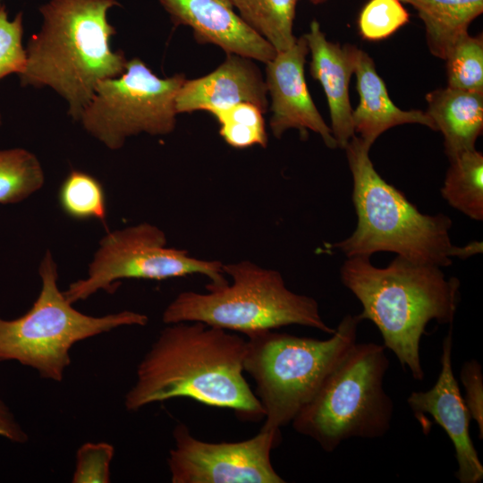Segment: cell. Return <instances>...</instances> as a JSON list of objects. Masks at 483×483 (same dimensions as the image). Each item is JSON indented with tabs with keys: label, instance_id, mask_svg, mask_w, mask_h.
Wrapping results in <instances>:
<instances>
[{
	"label": "cell",
	"instance_id": "obj_29",
	"mask_svg": "<svg viewBox=\"0 0 483 483\" xmlns=\"http://www.w3.org/2000/svg\"><path fill=\"white\" fill-rule=\"evenodd\" d=\"M461 382L464 387L463 396L471 419L477 423L479 437L483 438V374L482 367L472 359L466 361L461 369Z\"/></svg>",
	"mask_w": 483,
	"mask_h": 483
},
{
	"label": "cell",
	"instance_id": "obj_5",
	"mask_svg": "<svg viewBox=\"0 0 483 483\" xmlns=\"http://www.w3.org/2000/svg\"><path fill=\"white\" fill-rule=\"evenodd\" d=\"M224 272L231 283L209 284L205 293H179L165 308L164 323L201 322L246 335L288 325L335 333L323 320L317 301L289 290L277 270L242 260L224 264Z\"/></svg>",
	"mask_w": 483,
	"mask_h": 483
},
{
	"label": "cell",
	"instance_id": "obj_31",
	"mask_svg": "<svg viewBox=\"0 0 483 483\" xmlns=\"http://www.w3.org/2000/svg\"><path fill=\"white\" fill-rule=\"evenodd\" d=\"M482 252V242H471L465 246L460 247L458 258H467L475 254Z\"/></svg>",
	"mask_w": 483,
	"mask_h": 483
},
{
	"label": "cell",
	"instance_id": "obj_32",
	"mask_svg": "<svg viewBox=\"0 0 483 483\" xmlns=\"http://www.w3.org/2000/svg\"><path fill=\"white\" fill-rule=\"evenodd\" d=\"M311 3L318 4L325 2L326 0H309Z\"/></svg>",
	"mask_w": 483,
	"mask_h": 483
},
{
	"label": "cell",
	"instance_id": "obj_18",
	"mask_svg": "<svg viewBox=\"0 0 483 483\" xmlns=\"http://www.w3.org/2000/svg\"><path fill=\"white\" fill-rule=\"evenodd\" d=\"M427 114L444 136L448 159L475 149L483 130V91L445 88L427 94Z\"/></svg>",
	"mask_w": 483,
	"mask_h": 483
},
{
	"label": "cell",
	"instance_id": "obj_16",
	"mask_svg": "<svg viewBox=\"0 0 483 483\" xmlns=\"http://www.w3.org/2000/svg\"><path fill=\"white\" fill-rule=\"evenodd\" d=\"M303 36L311 55L310 73L320 82L327 99L330 128L338 148H344L355 135L349 83L359 48L328 41L317 21H311L309 31Z\"/></svg>",
	"mask_w": 483,
	"mask_h": 483
},
{
	"label": "cell",
	"instance_id": "obj_13",
	"mask_svg": "<svg viewBox=\"0 0 483 483\" xmlns=\"http://www.w3.org/2000/svg\"><path fill=\"white\" fill-rule=\"evenodd\" d=\"M309 53L302 36L266 64L265 80L271 97L270 129L275 138H281L289 129H297L305 137L311 131L318 133L329 148H336L338 145L332 130L317 109L306 84L304 65Z\"/></svg>",
	"mask_w": 483,
	"mask_h": 483
},
{
	"label": "cell",
	"instance_id": "obj_25",
	"mask_svg": "<svg viewBox=\"0 0 483 483\" xmlns=\"http://www.w3.org/2000/svg\"><path fill=\"white\" fill-rule=\"evenodd\" d=\"M448 86L464 90L483 91V40L469 33L461 37L445 59Z\"/></svg>",
	"mask_w": 483,
	"mask_h": 483
},
{
	"label": "cell",
	"instance_id": "obj_14",
	"mask_svg": "<svg viewBox=\"0 0 483 483\" xmlns=\"http://www.w3.org/2000/svg\"><path fill=\"white\" fill-rule=\"evenodd\" d=\"M158 1L174 24L190 27L199 43L265 64L277 53L240 17L230 0Z\"/></svg>",
	"mask_w": 483,
	"mask_h": 483
},
{
	"label": "cell",
	"instance_id": "obj_3",
	"mask_svg": "<svg viewBox=\"0 0 483 483\" xmlns=\"http://www.w3.org/2000/svg\"><path fill=\"white\" fill-rule=\"evenodd\" d=\"M116 0H49L39 7L43 22L27 44L22 86L48 87L68 105L75 121L91 99L97 84L121 75L127 59L113 51L116 31L107 13Z\"/></svg>",
	"mask_w": 483,
	"mask_h": 483
},
{
	"label": "cell",
	"instance_id": "obj_34",
	"mask_svg": "<svg viewBox=\"0 0 483 483\" xmlns=\"http://www.w3.org/2000/svg\"><path fill=\"white\" fill-rule=\"evenodd\" d=\"M2 4H0V8H1Z\"/></svg>",
	"mask_w": 483,
	"mask_h": 483
},
{
	"label": "cell",
	"instance_id": "obj_17",
	"mask_svg": "<svg viewBox=\"0 0 483 483\" xmlns=\"http://www.w3.org/2000/svg\"><path fill=\"white\" fill-rule=\"evenodd\" d=\"M354 73L360 103L352 111L354 133L370 148L375 140L388 129L419 123L436 131L432 119L419 110L404 111L390 99L385 82L377 74L372 58L359 49Z\"/></svg>",
	"mask_w": 483,
	"mask_h": 483
},
{
	"label": "cell",
	"instance_id": "obj_10",
	"mask_svg": "<svg viewBox=\"0 0 483 483\" xmlns=\"http://www.w3.org/2000/svg\"><path fill=\"white\" fill-rule=\"evenodd\" d=\"M189 275H205L213 285L228 283L221 261L197 258L185 250L168 248L161 229L141 223L108 233L99 242L88 276L72 283L63 292L74 303L99 290L114 292L121 279L164 280Z\"/></svg>",
	"mask_w": 483,
	"mask_h": 483
},
{
	"label": "cell",
	"instance_id": "obj_23",
	"mask_svg": "<svg viewBox=\"0 0 483 483\" xmlns=\"http://www.w3.org/2000/svg\"><path fill=\"white\" fill-rule=\"evenodd\" d=\"M63 211L78 220L97 219L106 226V200L104 188L94 176L72 170L58 193Z\"/></svg>",
	"mask_w": 483,
	"mask_h": 483
},
{
	"label": "cell",
	"instance_id": "obj_7",
	"mask_svg": "<svg viewBox=\"0 0 483 483\" xmlns=\"http://www.w3.org/2000/svg\"><path fill=\"white\" fill-rule=\"evenodd\" d=\"M388 368L384 345L356 342L292 419V428L327 453L351 438L383 437L394 415V402L384 389Z\"/></svg>",
	"mask_w": 483,
	"mask_h": 483
},
{
	"label": "cell",
	"instance_id": "obj_2",
	"mask_svg": "<svg viewBox=\"0 0 483 483\" xmlns=\"http://www.w3.org/2000/svg\"><path fill=\"white\" fill-rule=\"evenodd\" d=\"M341 281L359 300L360 321H371L390 350L413 379L425 377L420 341L432 320L452 325L460 302V280L442 267L396 256L386 267L370 257L347 258Z\"/></svg>",
	"mask_w": 483,
	"mask_h": 483
},
{
	"label": "cell",
	"instance_id": "obj_24",
	"mask_svg": "<svg viewBox=\"0 0 483 483\" xmlns=\"http://www.w3.org/2000/svg\"><path fill=\"white\" fill-rule=\"evenodd\" d=\"M265 113L250 103H241L214 115L219 124V134L234 148L253 146L266 148L267 133Z\"/></svg>",
	"mask_w": 483,
	"mask_h": 483
},
{
	"label": "cell",
	"instance_id": "obj_30",
	"mask_svg": "<svg viewBox=\"0 0 483 483\" xmlns=\"http://www.w3.org/2000/svg\"><path fill=\"white\" fill-rule=\"evenodd\" d=\"M0 436L13 442L23 444L28 435L14 419L9 408L0 399Z\"/></svg>",
	"mask_w": 483,
	"mask_h": 483
},
{
	"label": "cell",
	"instance_id": "obj_20",
	"mask_svg": "<svg viewBox=\"0 0 483 483\" xmlns=\"http://www.w3.org/2000/svg\"><path fill=\"white\" fill-rule=\"evenodd\" d=\"M441 195L470 219L483 220V155L472 149L449 160Z\"/></svg>",
	"mask_w": 483,
	"mask_h": 483
},
{
	"label": "cell",
	"instance_id": "obj_15",
	"mask_svg": "<svg viewBox=\"0 0 483 483\" xmlns=\"http://www.w3.org/2000/svg\"><path fill=\"white\" fill-rule=\"evenodd\" d=\"M241 103L253 104L266 113V80L253 60L228 54L212 72L185 80L177 93L175 108L177 114L205 111L214 116Z\"/></svg>",
	"mask_w": 483,
	"mask_h": 483
},
{
	"label": "cell",
	"instance_id": "obj_11",
	"mask_svg": "<svg viewBox=\"0 0 483 483\" xmlns=\"http://www.w3.org/2000/svg\"><path fill=\"white\" fill-rule=\"evenodd\" d=\"M167 465L173 483H284L271 462L280 431H265L239 442L195 438L183 423L174 429Z\"/></svg>",
	"mask_w": 483,
	"mask_h": 483
},
{
	"label": "cell",
	"instance_id": "obj_6",
	"mask_svg": "<svg viewBox=\"0 0 483 483\" xmlns=\"http://www.w3.org/2000/svg\"><path fill=\"white\" fill-rule=\"evenodd\" d=\"M360 322L347 314L325 340L273 330L247 335L243 369L264 410L260 430L280 431L292 421L356 343Z\"/></svg>",
	"mask_w": 483,
	"mask_h": 483
},
{
	"label": "cell",
	"instance_id": "obj_1",
	"mask_svg": "<svg viewBox=\"0 0 483 483\" xmlns=\"http://www.w3.org/2000/svg\"><path fill=\"white\" fill-rule=\"evenodd\" d=\"M170 325L138 365L136 382L124 397L126 410L188 397L233 410L243 420L264 419L259 400L243 376L246 340L201 322Z\"/></svg>",
	"mask_w": 483,
	"mask_h": 483
},
{
	"label": "cell",
	"instance_id": "obj_22",
	"mask_svg": "<svg viewBox=\"0 0 483 483\" xmlns=\"http://www.w3.org/2000/svg\"><path fill=\"white\" fill-rule=\"evenodd\" d=\"M44 172L37 157L23 148L0 150V203H16L39 190Z\"/></svg>",
	"mask_w": 483,
	"mask_h": 483
},
{
	"label": "cell",
	"instance_id": "obj_28",
	"mask_svg": "<svg viewBox=\"0 0 483 483\" xmlns=\"http://www.w3.org/2000/svg\"><path fill=\"white\" fill-rule=\"evenodd\" d=\"M114 447L105 442L85 443L77 451L73 483H107Z\"/></svg>",
	"mask_w": 483,
	"mask_h": 483
},
{
	"label": "cell",
	"instance_id": "obj_19",
	"mask_svg": "<svg viewBox=\"0 0 483 483\" xmlns=\"http://www.w3.org/2000/svg\"><path fill=\"white\" fill-rule=\"evenodd\" d=\"M411 5L425 24L431 54L445 59L453 44L468 33L483 12V0H400Z\"/></svg>",
	"mask_w": 483,
	"mask_h": 483
},
{
	"label": "cell",
	"instance_id": "obj_9",
	"mask_svg": "<svg viewBox=\"0 0 483 483\" xmlns=\"http://www.w3.org/2000/svg\"><path fill=\"white\" fill-rule=\"evenodd\" d=\"M183 74L161 78L140 58L127 61L124 72L100 80L79 121L110 149L140 133L166 135L176 125L175 99Z\"/></svg>",
	"mask_w": 483,
	"mask_h": 483
},
{
	"label": "cell",
	"instance_id": "obj_27",
	"mask_svg": "<svg viewBox=\"0 0 483 483\" xmlns=\"http://www.w3.org/2000/svg\"><path fill=\"white\" fill-rule=\"evenodd\" d=\"M22 13L8 19L4 5L0 8V80L11 73L21 74L26 64V50L22 46Z\"/></svg>",
	"mask_w": 483,
	"mask_h": 483
},
{
	"label": "cell",
	"instance_id": "obj_26",
	"mask_svg": "<svg viewBox=\"0 0 483 483\" xmlns=\"http://www.w3.org/2000/svg\"><path fill=\"white\" fill-rule=\"evenodd\" d=\"M409 20L410 14L400 0H369L360 13L358 27L363 38L381 40Z\"/></svg>",
	"mask_w": 483,
	"mask_h": 483
},
{
	"label": "cell",
	"instance_id": "obj_21",
	"mask_svg": "<svg viewBox=\"0 0 483 483\" xmlns=\"http://www.w3.org/2000/svg\"><path fill=\"white\" fill-rule=\"evenodd\" d=\"M240 17L276 52L296 41L293 21L298 0H230Z\"/></svg>",
	"mask_w": 483,
	"mask_h": 483
},
{
	"label": "cell",
	"instance_id": "obj_33",
	"mask_svg": "<svg viewBox=\"0 0 483 483\" xmlns=\"http://www.w3.org/2000/svg\"><path fill=\"white\" fill-rule=\"evenodd\" d=\"M1 123H2V119H1V114H0V125H1Z\"/></svg>",
	"mask_w": 483,
	"mask_h": 483
},
{
	"label": "cell",
	"instance_id": "obj_8",
	"mask_svg": "<svg viewBox=\"0 0 483 483\" xmlns=\"http://www.w3.org/2000/svg\"><path fill=\"white\" fill-rule=\"evenodd\" d=\"M38 273L42 288L30 309L13 320L0 318V360H17L42 378L61 382L77 342L122 326L148 324L146 315L130 310L93 317L75 309L58 289L57 267L49 250Z\"/></svg>",
	"mask_w": 483,
	"mask_h": 483
},
{
	"label": "cell",
	"instance_id": "obj_4",
	"mask_svg": "<svg viewBox=\"0 0 483 483\" xmlns=\"http://www.w3.org/2000/svg\"><path fill=\"white\" fill-rule=\"evenodd\" d=\"M352 175L357 225L347 238L328 245L346 258L394 252L414 262L445 267L458 257L452 243L449 216L423 214L376 171L369 148L354 135L346 147Z\"/></svg>",
	"mask_w": 483,
	"mask_h": 483
},
{
	"label": "cell",
	"instance_id": "obj_12",
	"mask_svg": "<svg viewBox=\"0 0 483 483\" xmlns=\"http://www.w3.org/2000/svg\"><path fill=\"white\" fill-rule=\"evenodd\" d=\"M452 327L442 344L441 369L434 386L427 391H413L407 403L419 420L425 414L433 418L452 441L460 483H479L483 479V465L470 435V413L454 377L453 363Z\"/></svg>",
	"mask_w": 483,
	"mask_h": 483
}]
</instances>
